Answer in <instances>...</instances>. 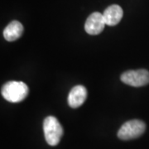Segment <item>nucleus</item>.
I'll return each mask as SVG.
<instances>
[{
  "label": "nucleus",
  "instance_id": "f03ea898",
  "mask_svg": "<svg viewBox=\"0 0 149 149\" xmlns=\"http://www.w3.org/2000/svg\"><path fill=\"white\" fill-rule=\"evenodd\" d=\"M43 130L46 141L50 146H56L63 136V128L54 116H48L44 119Z\"/></svg>",
  "mask_w": 149,
  "mask_h": 149
},
{
  "label": "nucleus",
  "instance_id": "0eeeda50",
  "mask_svg": "<svg viewBox=\"0 0 149 149\" xmlns=\"http://www.w3.org/2000/svg\"><path fill=\"white\" fill-rule=\"evenodd\" d=\"M103 16L106 25L116 26L122 19L123 16V11L119 5L113 4L111 6H109L104 10Z\"/></svg>",
  "mask_w": 149,
  "mask_h": 149
},
{
  "label": "nucleus",
  "instance_id": "6e6552de",
  "mask_svg": "<svg viewBox=\"0 0 149 149\" xmlns=\"http://www.w3.org/2000/svg\"><path fill=\"white\" fill-rule=\"evenodd\" d=\"M23 30V26L20 22H11L3 30V37L8 42H14L22 37Z\"/></svg>",
  "mask_w": 149,
  "mask_h": 149
},
{
  "label": "nucleus",
  "instance_id": "f257e3e1",
  "mask_svg": "<svg viewBox=\"0 0 149 149\" xmlns=\"http://www.w3.org/2000/svg\"><path fill=\"white\" fill-rule=\"evenodd\" d=\"M29 89L22 81H8L3 85L1 94L3 99L11 103H18L26 99Z\"/></svg>",
  "mask_w": 149,
  "mask_h": 149
},
{
  "label": "nucleus",
  "instance_id": "7ed1b4c3",
  "mask_svg": "<svg viewBox=\"0 0 149 149\" xmlns=\"http://www.w3.org/2000/svg\"><path fill=\"white\" fill-rule=\"evenodd\" d=\"M146 124L139 119H133L124 123L118 132V137L121 140H131L142 136L145 132Z\"/></svg>",
  "mask_w": 149,
  "mask_h": 149
},
{
  "label": "nucleus",
  "instance_id": "39448f33",
  "mask_svg": "<svg viewBox=\"0 0 149 149\" xmlns=\"http://www.w3.org/2000/svg\"><path fill=\"white\" fill-rule=\"evenodd\" d=\"M106 23L103 14L99 12H95L88 17L85 22V30L90 35H98L103 32Z\"/></svg>",
  "mask_w": 149,
  "mask_h": 149
},
{
  "label": "nucleus",
  "instance_id": "423d86ee",
  "mask_svg": "<svg viewBox=\"0 0 149 149\" xmlns=\"http://www.w3.org/2000/svg\"><path fill=\"white\" fill-rule=\"evenodd\" d=\"M87 98V90L83 85H75L70 91L68 95V104L70 107L76 109L81 106Z\"/></svg>",
  "mask_w": 149,
  "mask_h": 149
},
{
  "label": "nucleus",
  "instance_id": "20e7f679",
  "mask_svg": "<svg viewBox=\"0 0 149 149\" xmlns=\"http://www.w3.org/2000/svg\"><path fill=\"white\" fill-rule=\"evenodd\" d=\"M121 80L133 87L144 86L149 84V71L145 69L128 70L121 74Z\"/></svg>",
  "mask_w": 149,
  "mask_h": 149
}]
</instances>
